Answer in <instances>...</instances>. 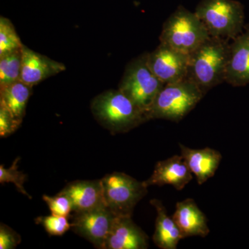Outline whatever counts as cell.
<instances>
[{"instance_id": "1", "label": "cell", "mask_w": 249, "mask_h": 249, "mask_svg": "<svg viewBox=\"0 0 249 249\" xmlns=\"http://www.w3.org/2000/svg\"><path fill=\"white\" fill-rule=\"evenodd\" d=\"M230 40L209 36L189 54L187 78L206 93L225 82Z\"/></svg>"}, {"instance_id": "2", "label": "cell", "mask_w": 249, "mask_h": 249, "mask_svg": "<svg viewBox=\"0 0 249 249\" xmlns=\"http://www.w3.org/2000/svg\"><path fill=\"white\" fill-rule=\"evenodd\" d=\"M91 110L96 121L111 134L125 133L149 120L147 113L120 90H108L96 96Z\"/></svg>"}, {"instance_id": "3", "label": "cell", "mask_w": 249, "mask_h": 249, "mask_svg": "<svg viewBox=\"0 0 249 249\" xmlns=\"http://www.w3.org/2000/svg\"><path fill=\"white\" fill-rule=\"evenodd\" d=\"M205 94L188 78L165 84L157 95L148 113L149 119L179 122L196 107Z\"/></svg>"}, {"instance_id": "4", "label": "cell", "mask_w": 249, "mask_h": 249, "mask_svg": "<svg viewBox=\"0 0 249 249\" xmlns=\"http://www.w3.org/2000/svg\"><path fill=\"white\" fill-rule=\"evenodd\" d=\"M195 13L213 37L232 40L245 27L244 6L236 0H201Z\"/></svg>"}, {"instance_id": "5", "label": "cell", "mask_w": 249, "mask_h": 249, "mask_svg": "<svg viewBox=\"0 0 249 249\" xmlns=\"http://www.w3.org/2000/svg\"><path fill=\"white\" fill-rule=\"evenodd\" d=\"M209 36L196 13L179 6L163 24L160 40V43L190 54Z\"/></svg>"}, {"instance_id": "6", "label": "cell", "mask_w": 249, "mask_h": 249, "mask_svg": "<svg viewBox=\"0 0 249 249\" xmlns=\"http://www.w3.org/2000/svg\"><path fill=\"white\" fill-rule=\"evenodd\" d=\"M147 58L144 53L129 62L119 89L147 114L165 84L151 71Z\"/></svg>"}, {"instance_id": "7", "label": "cell", "mask_w": 249, "mask_h": 249, "mask_svg": "<svg viewBox=\"0 0 249 249\" xmlns=\"http://www.w3.org/2000/svg\"><path fill=\"white\" fill-rule=\"evenodd\" d=\"M101 181L105 204L116 217H132L134 208L147 193L143 181L125 173L107 174Z\"/></svg>"}, {"instance_id": "8", "label": "cell", "mask_w": 249, "mask_h": 249, "mask_svg": "<svg viewBox=\"0 0 249 249\" xmlns=\"http://www.w3.org/2000/svg\"><path fill=\"white\" fill-rule=\"evenodd\" d=\"M74 213L71 217V230L96 248L104 249L116 216L106 205Z\"/></svg>"}, {"instance_id": "9", "label": "cell", "mask_w": 249, "mask_h": 249, "mask_svg": "<svg viewBox=\"0 0 249 249\" xmlns=\"http://www.w3.org/2000/svg\"><path fill=\"white\" fill-rule=\"evenodd\" d=\"M188 59L189 54L160 43L147 53V61L154 74L165 85L187 78Z\"/></svg>"}, {"instance_id": "10", "label": "cell", "mask_w": 249, "mask_h": 249, "mask_svg": "<svg viewBox=\"0 0 249 249\" xmlns=\"http://www.w3.org/2000/svg\"><path fill=\"white\" fill-rule=\"evenodd\" d=\"M225 82L233 87L249 84V24L230 43Z\"/></svg>"}, {"instance_id": "11", "label": "cell", "mask_w": 249, "mask_h": 249, "mask_svg": "<svg viewBox=\"0 0 249 249\" xmlns=\"http://www.w3.org/2000/svg\"><path fill=\"white\" fill-rule=\"evenodd\" d=\"M193 178L186 160L181 155H175L160 160L156 164L151 176L144 181L145 186H172L178 191H182Z\"/></svg>"}, {"instance_id": "12", "label": "cell", "mask_w": 249, "mask_h": 249, "mask_svg": "<svg viewBox=\"0 0 249 249\" xmlns=\"http://www.w3.org/2000/svg\"><path fill=\"white\" fill-rule=\"evenodd\" d=\"M65 69L61 62L55 61L23 45L20 80L31 88L65 71Z\"/></svg>"}, {"instance_id": "13", "label": "cell", "mask_w": 249, "mask_h": 249, "mask_svg": "<svg viewBox=\"0 0 249 249\" xmlns=\"http://www.w3.org/2000/svg\"><path fill=\"white\" fill-rule=\"evenodd\" d=\"M149 238L132 217H116L104 249H147Z\"/></svg>"}, {"instance_id": "14", "label": "cell", "mask_w": 249, "mask_h": 249, "mask_svg": "<svg viewBox=\"0 0 249 249\" xmlns=\"http://www.w3.org/2000/svg\"><path fill=\"white\" fill-rule=\"evenodd\" d=\"M178 145L181 155L196 176L198 184L202 185L214 176L222 160L220 152L211 147L193 149L181 143Z\"/></svg>"}, {"instance_id": "15", "label": "cell", "mask_w": 249, "mask_h": 249, "mask_svg": "<svg viewBox=\"0 0 249 249\" xmlns=\"http://www.w3.org/2000/svg\"><path fill=\"white\" fill-rule=\"evenodd\" d=\"M172 217L178 226L183 239L189 237H205L210 233L207 218L196 201L191 198L177 203Z\"/></svg>"}, {"instance_id": "16", "label": "cell", "mask_w": 249, "mask_h": 249, "mask_svg": "<svg viewBox=\"0 0 249 249\" xmlns=\"http://www.w3.org/2000/svg\"><path fill=\"white\" fill-rule=\"evenodd\" d=\"M59 193L70 198L73 213L84 212L106 205L101 180L73 181Z\"/></svg>"}, {"instance_id": "17", "label": "cell", "mask_w": 249, "mask_h": 249, "mask_svg": "<svg viewBox=\"0 0 249 249\" xmlns=\"http://www.w3.org/2000/svg\"><path fill=\"white\" fill-rule=\"evenodd\" d=\"M150 204L157 211L155 231L152 240L160 249H176L182 235L173 217L168 215L166 209L161 201L154 199Z\"/></svg>"}, {"instance_id": "18", "label": "cell", "mask_w": 249, "mask_h": 249, "mask_svg": "<svg viewBox=\"0 0 249 249\" xmlns=\"http://www.w3.org/2000/svg\"><path fill=\"white\" fill-rule=\"evenodd\" d=\"M32 88L22 80L0 87V106H4L15 119L22 124Z\"/></svg>"}, {"instance_id": "19", "label": "cell", "mask_w": 249, "mask_h": 249, "mask_svg": "<svg viewBox=\"0 0 249 249\" xmlns=\"http://www.w3.org/2000/svg\"><path fill=\"white\" fill-rule=\"evenodd\" d=\"M22 64V47L0 55V87L20 80Z\"/></svg>"}, {"instance_id": "20", "label": "cell", "mask_w": 249, "mask_h": 249, "mask_svg": "<svg viewBox=\"0 0 249 249\" xmlns=\"http://www.w3.org/2000/svg\"><path fill=\"white\" fill-rule=\"evenodd\" d=\"M14 24L7 18H0V55L14 52L23 47Z\"/></svg>"}, {"instance_id": "21", "label": "cell", "mask_w": 249, "mask_h": 249, "mask_svg": "<svg viewBox=\"0 0 249 249\" xmlns=\"http://www.w3.org/2000/svg\"><path fill=\"white\" fill-rule=\"evenodd\" d=\"M19 160L20 158L18 157L9 168H5L4 165H0V183L1 184L14 183L18 192L31 199V196L28 194L24 187V183L27 181V175L18 170V163Z\"/></svg>"}, {"instance_id": "22", "label": "cell", "mask_w": 249, "mask_h": 249, "mask_svg": "<svg viewBox=\"0 0 249 249\" xmlns=\"http://www.w3.org/2000/svg\"><path fill=\"white\" fill-rule=\"evenodd\" d=\"M36 222L41 224L47 233L53 236H62L71 229V222H69L68 217L65 216H42L36 218Z\"/></svg>"}, {"instance_id": "23", "label": "cell", "mask_w": 249, "mask_h": 249, "mask_svg": "<svg viewBox=\"0 0 249 249\" xmlns=\"http://www.w3.org/2000/svg\"><path fill=\"white\" fill-rule=\"evenodd\" d=\"M42 199L45 201L49 206L51 213L54 215L65 216L70 217V214L73 212L71 201L70 198L65 195L58 193L56 196H42Z\"/></svg>"}, {"instance_id": "24", "label": "cell", "mask_w": 249, "mask_h": 249, "mask_svg": "<svg viewBox=\"0 0 249 249\" xmlns=\"http://www.w3.org/2000/svg\"><path fill=\"white\" fill-rule=\"evenodd\" d=\"M20 124L8 109L0 106V137H9L19 128Z\"/></svg>"}, {"instance_id": "25", "label": "cell", "mask_w": 249, "mask_h": 249, "mask_svg": "<svg viewBox=\"0 0 249 249\" xmlns=\"http://www.w3.org/2000/svg\"><path fill=\"white\" fill-rule=\"evenodd\" d=\"M20 242L21 237L19 234L6 224H1L0 225V249H16Z\"/></svg>"}]
</instances>
